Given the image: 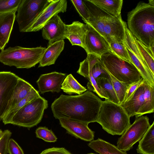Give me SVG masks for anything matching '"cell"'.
I'll list each match as a JSON object with an SVG mask.
<instances>
[{"instance_id":"obj_1","label":"cell","mask_w":154,"mask_h":154,"mask_svg":"<svg viewBox=\"0 0 154 154\" xmlns=\"http://www.w3.org/2000/svg\"><path fill=\"white\" fill-rule=\"evenodd\" d=\"M103 101L87 90L77 95L61 94L51 104L54 117L89 124L97 122Z\"/></svg>"},{"instance_id":"obj_2","label":"cell","mask_w":154,"mask_h":154,"mask_svg":"<svg viewBox=\"0 0 154 154\" xmlns=\"http://www.w3.org/2000/svg\"><path fill=\"white\" fill-rule=\"evenodd\" d=\"M128 28L133 36L153 51L154 49V1L140 2L127 15Z\"/></svg>"},{"instance_id":"obj_3","label":"cell","mask_w":154,"mask_h":154,"mask_svg":"<svg viewBox=\"0 0 154 154\" xmlns=\"http://www.w3.org/2000/svg\"><path fill=\"white\" fill-rule=\"evenodd\" d=\"M130 118L120 105L105 99L100 106L97 122L108 133L122 135L131 125Z\"/></svg>"},{"instance_id":"obj_4","label":"cell","mask_w":154,"mask_h":154,"mask_svg":"<svg viewBox=\"0 0 154 154\" xmlns=\"http://www.w3.org/2000/svg\"><path fill=\"white\" fill-rule=\"evenodd\" d=\"M130 117L154 111V85L142 79L129 100L120 105Z\"/></svg>"},{"instance_id":"obj_5","label":"cell","mask_w":154,"mask_h":154,"mask_svg":"<svg viewBox=\"0 0 154 154\" xmlns=\"http://www.w3.org/2000/svg\"><path fill=\"white\" fill-rule=\"evenodd\" d=\"M46 48L41 46L32 48L10 47L1 50L0 62L5 65L17 68L29 69L39 63Z\"/></svg>"},{"instance_id":"obj_6","label":"cell","mask_w":154,"mask_h":154,"mask_svg":"<svg viewBox=\"0 0 154 154\" xmlns=\"http://www.w3.org/2000/svg\"><path fill=\"white\" fill-rule=\"evenodd\" d=\"M103 63L108 72L120 82L129 85L142 78L135 66L112 52L101 56Z\"/></svg>"},{"instance_id":"obj_7","label":"cell","mask_w":154,"mask_h":154,"mask_svg":"<svg viewBox=\"0 0 154 154\" xmlns=\"http://www.w3.org/2000/svg\"><path fill=\"white\" fill-rule=\"evenodd\" d=\"M48 101L40 96L35 98L20 108L11 119L10 124L29 129L41 121Z\"/></svg>"},{"instance_id":"obj_8","label":"cell","mask_w":154,"mask_h":154,"mask_svg":"<svg viewBox=\"0 0 154 154\" xmlns=\"http://www.w3.org/2000/svg\"><path fill=\"white\" fill-rule=\"evenodd\" d=\"M51 0H22L15 19L20 32H26L35 20Z\"/></svg>"},{"instance_id":"obj_9","label":"cell","mask_w":154,"mask_h":154,"mask_svg":"<svg viewBox=\"0 0 154 154\" xmlns=\"http://www.w3.org/2000/svg\"><path fill=\"white\" fill-rule=\"evenodd\" d=\"M136 118L117 141V147L123 151L130 150L142 138L150 125L147 116Z\"/></svg>"},{"instance_id":"obj_10","label":"cell","mask_w":154,"mask_h":154,"mask_svg":"<svg viewBox=\"0 0 154 154\" xmlns=\"http://www.w3.org/2000/svg\"><path fill=\"white\" fill-rule=\"evenodd\" d=\"M66 0H51L27 30L26 32L38 31L42 28L53 16L60 12L66 11Z\"/></svg>"},{"instance_id":"obj_11","label":"cell","mask_w":154,"mask_h":154,"mask_svg":"<svg viewBox=\"0 0 154 154\" xmlns=\"http://www.w3.org/2000/svg\"><path fill=\"white\" fill-rule=\"evenodd\" d=\"M86 24L87 30L84 49L87 54H95L101 56L108 52H112L107 40L90 24Z\"/></svg>"},{"instance_id":"obj_12","label":"cell","mask_w":154,"mask_h":154,"mask_svg":"<svg viewBox=\"0 0 154 154\" xmlns=\"http://www.w3.org/2000/svg\"><path fill=\"white\" fill-rule=\"evenodd\" d=\"M19 78L11 72L0 71V122Z\"/></svg>"},{"instance_id":"obj_13","label":"cell","mask_w":154,"mask_h":154,"mask_svg":"<svg viewBox=\"0 0 154 154\" xmlns=\"http://www.w3.org/2000/svg\"><path fill=\"white\" fill-rule=\"evenodd\" d=\"M65 25L60 16H53L42 29V35L48 41V45L66 39L65 35Z\"/></svg>"},{"instance_id":"obj_14","label":"cell","mask_w":154,"mask_h":154,"mask_svg":"<svg viewBox=\"0 0 154 154\" xmlns=\"http://www.w3.org/2000/svg\"><path fill=\"white\" fill-rule=\"evenodd\" d=\"M59 120L61 126L68 134L84 141L90 142L93 140L94 132L89 128L88 124L63 118Z\"/></svg>"},{"instance_id":"obj_15","label":"cell","mask_w":154,"mask_h":154,"mask_svg":"<svg viewBox=\"0 0 154 154\" xmlns=\"http://www.w3.org/2000/svg\"><path fill=\"white\" fill-rule=\"evenodd\" d=\"M66 76L65 73L55 71L41 75L36 81L40 94L49 91L60 92L61 85Z\"/></svg>"},{"instance_id":"obj_16","label":"cell","mask_w":154,"mask_h":154,"mask_svg":"<svg viewBox=\"0 0 154 154\" xmlns=\"http://www.w3.org/2000/svg\"><path fill=\"white\" fill-rule=\"evenodd\" d=\"M126 24L122 19L121 15L115 17L108 14L105 24V38H113L119 42H124Z\"/></svg>"},{"instance_id":"obj_17","label":"cell","mask_w":154,"mask_h":154,"mask_svg":"<svg viewBox=\"0 0 154 154\" xmlns=\"http://www.w3.org/2000/svg\"><path fill=\"white\" fill-rule=\"evenodd\" d=\"M87 30L86 24L74 21L71 24L65 25V37L72 45L78 46L84 49Z\"/></svg>"},{"instance_id":"obj_18","label":"cell","mask_w":154,"mask_h":154,"mask_svg":"<svg viewBox=\"0 0 154 154\" xmlns=\"http://www.w3.org/2000/svg\"><path fill=\"white\" fill-rule=\"evenodd\" d=\"M17 9L0 14V49H4L8 42L15 20Z\"/></svg>"},{"instance_id":"obj_19","label":"cell","mask_w":154,"mask_h":154,"mask_svg":"<svg viewBox=\"0 0 154 154\" xmlns=\"http://www.w3.org/2000/svg\"><path fill=\"white\" fill-rule=\"evenodd\" d=\"M33 88L34 87L29 83L19 77L2 118L10 110L24 98Z\"/></svg>"},{"instance_id":"obj_20","label":"cell","mask_w":154,"mask_h":154,"mask_svg":"<svg viewBox=\"0 0 154 154\" xmlns=\"http://www.w3.org/2000/svg\"><path fill=\"white\" fill-rule=\"evenodd\" d=\"M64 45V40H62L48 45L39 63L38 67L54 64L63 50Z\"/></svg>"},{"instance_id":"obj_21","label":"cell","mask_w":154,"mask_h":154,"mask_svg":"<svg viewBox=\"0 0 154 154\" xmlns=\"http://www.w3.org/2000/svg\"><path fill=\"white\" fill-rule=\"evenodd\" d=\"M102 10L115 17L121 15L122 0H88Z\"/></svg>"},{"instance_id":"obj_22","label":"cell","mask_w":154,"mask_h":154,"mask_svg":"<svg viewBox=\"0 0 154 154\" xmlns=\"http://www.w3.org/2000/svg\"><path fill=\"white\" fill-rule=\"evenodd\" d=\"M137 151L141 154H154V121L139 141Z\"/></svg>"},{"instance_id":"obj_23","label":"cell","mask_w":154,"mask_h":154,"mask_svg":"<svg viewBox=\"0 0 154 154\" xmlns=\"http://www.w3.org/2000/svg\"><path fill=\"white\" fill-rule=\"evenodd\" d=\"M88 145L100 154H127L114 145L100 138L90 141Z\"/></svg>"},{"instance_id":"obj_24","label":"cell","mask_w":154,"mask_h":154,"mask_svg":"<svg viewBox=\"0 0 154 154\" xmlns=\"http://www.w3.org/2000/svg\"><path fill=\"white\" fill-rule=\"evenodd\" d=\"M41 96L39 92L33 88L22 100L10 110L3 118L2 121L5 125L10 124L13 117L20 108L34 99Z\"/></svg>"},{"instance_id":"obj_25","label":"cell","mask_w":154,"mask_h":154,"mask_svg":"<svg viewBox=\"0 0 154 154\" xmlns=\"http://www.w3.org/2000/svg\"><path fill=\"white\" fill-rule=\"evenodd\" d=\"M61 89L69 95L74 94L80 95L87 90L71 74L66 75L61 85Z\"/></svg>"},{"instance_id":"obj_26","label":"cell","mask_w":154,"mask_h":154,"mask_svg":"<svg viewBox=\"0 0 154 154\" xmlns=\"http://www.w3.org/2000/svg\"><path fill=\"white\" fill-rule=\"evenodd\" d=\"M97 83L102 92L107 97L108 100L119 104L110 77L109 78L99 77L97 79Z\"/></svg>"},{"instance_id":"obj_27","label":"cell","mask_w":154,"mask_h":154,"mask_svg":"<svg viewBox=\"0 0 154 154\" xmlns=\"http://www.w3.org/2000/svg\"><path fill=\"white\" fill-rule=\"evenodd\" d=\"M112 53L122 60L131 63L127 49L124 42L113 38L106 39Z\"/></svg>"},{"instance_id":"obj_28","label":"cell","mask_w":154,"mask_h":154,"mask_svg":"<svg viewBox=\"0 0 154 154\" xmlns=\"http://www.w3.org/2000/svg\"><path fill=\"white\" fill-rule=\"evenodd\" d=\"M109 73L113 88L119 100V104L120 105L124 100L126 91L128 85L120 82L109 72Z\"/></svg>"},{"instance_id":"obj_29","label":"cell","mask_w":154,"mask_h":154,"mask_svg":"<svg viewBox=\"0 0 154 154\" xmlns=\"http://www.w3.org/2000/svg\"><path fill=\"white\" fill-rule=\"evenodd\" d=\"M36 137L48 142H55L57 138L53 131L45 127H40L36 129Z\"/></svg>"},{"instance_id":"obj_30","label":"cell","mask_w":154,"mask_h":154,"mask_svg":"<svg viewBox=\"0 0 154 154\" xmlns=\"http://www.w3.org/2000/svg\"><path fill=\"white\" fill-rule=\"evenodd\" d=\"M70 1L84 22L85 23H87L89 19L90 14L83 1L71 0Z\"/></svg>"},{"instance_id":"obj_31","label":"cell","mask_w":154,"mask_h":154,"mask_svg":"<svg viewBox=\"0 0 154 154\" xmlns=\"http://www.w3.org/2000/svg\"><path fill=\"white\" fill-rule=\"evenodd\" d=\"M137 45L139 51L150 71L154 76V57L144 49L141 43L136 39Z\"/></svg>"},{"instance_id":"obj_32","label":"cell","mask_w":154,"mask_h":154,"mask_svg":"<svg viewBox=\"0 0 154 154\" xmlns=\"http://www.w3.org/2000/svg\"><path fill=\"white\" fill-rule=\"evenodd\" d=\"M22 0H0V14L17 9Z\"/></svg>"},{"instance_id":"obj_33","label":"cell","mask_w":154,"mask_h":154,"mask_svg":"<svg viewBox=\"0 0 154 154\" xmlns=\"http://www.w3.org/2000/svg\"><path fill=\"white\" fill-rule=\"evenodd\" d=\"M12 133L8 130L4 131V134L0 140V154H7V144Z\"/></svg>"},{"instance_id":"obj_34","label":"cell","mask_w":154,"mask_h":154,"mask_svg":"<svg viewBox=\"0 0 154 154\" xmlns=\"http://www.w3.org/2000/svg\"><path fill=\"white\" fill-rule=\"evenodd\" d=\"M7 151L9 154H24L17 143L13 139H10L7 144Z\"/></svg>"},{"instance_id":"obj_35","label":"cell","mask_w":154,"mask_h":154,"mask_svg":"<svg viewBox=\"0 0 154 154\" xmlns=\"http://www.w3.org/2000/svg\"><path fill=\"white\" fill-rule=\"evenodd\" d=\"M142 79L143 78H141L138 81L135 82L128 86L126 91L124 100L122 103L128 101L129 100L131 95L140 83Z\"/></svg>"},{"instance_id":"obj_36","label":"cell","mask_w":154,"mask_h":154,"mask_svg":"<svg viewBox=\"0 0 154 154\" xmlns=\"http://www.w3.org/2000/svg\"><path fill=\"white\" fill-rule=\"evenodd\" d=\"M39 154H72L63 147H52L46 149Z\"/></svg>"},{"instance_id":"obj_37","label":"cell","mask_w":154,"mask_h":154,"mask_svg":"<svg viewBox=\"0 0 154 154\" xmlns=\"http://www.w3.org/2000/svg\"><path fill=\"white\" fill-rule=\"evenodd\" d=\"M4 134V131L0 130V140Z\"/></svg>"},{"instance_id":"obj_38","label":"cell","mask_w":154,"mask_h":154,"mask_svg":"<svg viewBox=\"0 0 154 154\" xmlns=\"http://www.w3.org/2000/svg\"><path fill=\"white\" fill-rule=\"evenodd\" d=\"M87 154H95V153H87Z\"/></svg>"}]
</instances>
